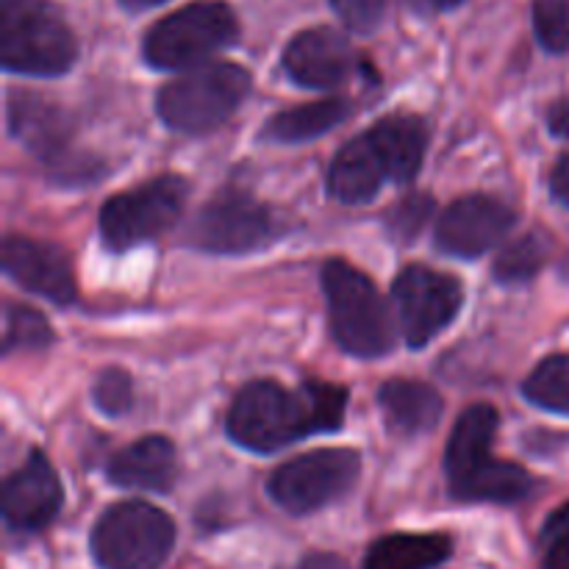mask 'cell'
<instances>
[{"mask_svg": "<svg viewBox=\"0 0 569 569\" xmlns=\"http://www.w3.org/2000/svg\"><path fill=\"white\" fill-rule=\"evenodd\" d=\"M272 233H276V220L264 203L248 192L226 189L200 209L189 239L209 253L237 256L264 248Z\"/></svg>", "mask_w": 569, "mask_h": 569, "instance_id": "obj_10", "label": "cell"}, {"mask_svg": "<svg viewBox=\"0 0 569 569\" xmlns=\"http://www.w3.org/2000/svg\"><path fill=\"white\" fill-rule=\"evenodd\" d=\"M3 270L22 289L50 303L67 306L76 300L70 256L56 244L28 237H9L3 242Z\"/></svg>", "mask_w": 569, "mask_h": 569, "instance_id": "obj_15", "label": "cell"}, {"mask_svg": "<svg viewBox=\"0 0 569 569\" xmlns=\"http://www.w3.org/2000/svg\"><path fill=\"white\" fill-rule=\"evenodd\" d=\"M428 214H431V200L428 198H415L406 200L403 206H398L392 214V231L395 237L411 239L422 226H426Z\"/></svg>", "mask_w": 569, "mask_h": 569, "instance_id": "obj_31", "label": "cell"}, {"mask_svg": "<svg viewBox=\"0 0 569 569\" xmlns=\"http://www.w3.org/2000/svg\"><path fill=\"white\" fill-rule=\"evenodd\" d=\"M453 553L445 533H389L370 545L365 569H437Z\"/></svg>", "mask_w": 569, "mask_h": 569, "instance_id": "obj_19", "label": "cell"}, {"mask_svg": "<svg viewBox=\"0 0 569 569\" xmlns=\"http://www.w3.org/2000/svg\"><path fill=\"white\" fill-rule=\"evenodd\" d=\"M550 192L559 203L569 206V153L559 159V164L553 167V176H550Z\"/></svg>", "mask_w": 569, "mask_h": 569, "instance_id": "obj_32", "label": "cell"}, {"mask_svg": "<svg viewBox=\"0 0 569 569\" xmlns=\"http://www.w3.org/2000/svg\"><path fill=\"white\" fill-rule=\"evenodd\" d=\"M120 3L131 11H144V9H153V6L164 3V0H120Z\"/></svg>", "mask_w": 569, "mask_h": 569, "instance_id": "obj_36", "label": "cell"}, {"mask_svg": "<svg viewBox=\"0 0 569 569\" xmlns=\"http://www.w3.org/2000/svg\"><path fill=\"white\" fill-rule=\"evenodd\" d=\"M248 92V70L231 61H206L167 83L156 98V109L172 131L206 133L222 126Z\"/></svg>", "mask_w": 569, "mask_h": 569, "instance_id": "obj_4", "label": "cell"}, {"mask_svg": "<svg viewBox=\"0 0 569 569\" xmlns=\"http://www.w3.org/2000/svg\"><path fill=\"white\" fill-rule=\"evenodd\" d=\"M178 459L167 437H142L109 461V481L122 489L167 492L176 483Z\"/></svg>", "mask_w": 569, "mask_h": 569, "instance_id": "obj_16", "label": "cell"}, {"mask_svg": "<svg viewBox=\"0 0 569 569\" xmlns=\"http://www.w3.org/2000/svg\"><path fill=\"white\" fill-rule=\"evenodd\" d=\"M189 187L178 176H159L120 192L100 211V233L111 250H128L170 231L181 217Z\"/></svg>", "mask_w": 569, "mask_h": 569, "instance_id": "obj_8", "label": "cell"}, {"mask_svg": "<svg viewBox=\"0 0 569 569\" xmlns=\"http://www.w3.org/2000/svg\"><path fill=\"white\" fill-rule=\"evenodd\" d=\"M61 481L42 453L11 472L3 483V522L14 533H37L56 520L61 509Z\"/></svg>", "mask_w": 569, "mask_h": 569, "instance_id": "obj_13", "label": "cell"}, {"mask_svg": "<svg viewBox=\"0 0 569 569\" xmlns=\"http://www.w3.org/2000/svg\"><path fill=\"white\" fill-rule=\"evenodd\" d=\"M239 22L222 0H200L172 11L144 37V59L156 70H192L237 39Z\"/></svg>", "mask_w": 569, "mask_h": 569, "instance_id": "obj_6", "label": "cell"}, {"mask_svg": "<svg viewBox=\"0 0 569 569\" xmlns=\"http://www.w3.org/2000/svg\"><path fill=\"white\" fill-rule=\"evenodd\" d=\"M392 295L400 328L411 348H426L442 328L453 322L465 300L461 283L453 276L420 264L400 270Z\"/></svg>", "mask_w": 569, "mask_h": 569, "instance_id": "obj_11", "label": "cell"}, {"mask_svg": "<svg viewBox=\"0 0 569 569\" xmlns=\"http://www.w3.org/2000/svg\"><path fill=\"white\" fill-rule=\"evenodd\" d=\"M322 289L339 348L359 359H378L392 350V317L365 272L350 267L348 261L331 259L322 267Z\"/></svg>", "mask_w": 569, "mask_h": 569, "instance_id": "obj_3", "label": "cell"}, {"mask_svg": "<svg viewBox=\"0 0 569 569\" xmlns=\"http://www.w3.org/2000/svg\"><path fill=\"white\" fill-rule=\"evenodd\" d=\"M292 569H350V565L333 553H309V556H303V559H300V565Z\"/></svg>", "mask_w": 569, "mask_h": 569, "instance_id": "obj_33", "label": "cell"}, {"mask_svg": "<svg viewBox=\"0 0 569 569\" xmlns=\"http://www.w3.org/2000/svg\"><path fill=\"white\" fill-rule=\"evenodd\" d=\"M339 20L356 33H370L387 14V0H331Z\"/></svg>", "mask_w": 569, "mask_h": 569, "instance_id": "obj_30", "label": "cell"}, {"mask_svg": "<svg viewBox=\"0 0 569 569\" xmlns=\"http://www.w3.org/2000/svg\"><path fill=\"white\" fill-rule=\"evenodd\" d=\"M172 545L176 522L144 500L109 506L89 537L100 569H161Z\"/></svg>", "mask_w": 569, "mask_h": 569, "instance_id": "obj_5", "label": "cell"}, {"mask_svg": "<svg viewBox=\"0 0 569 569\" xmlns=\"http://www.w3.org/2000/svg\"><path fill=\"white\" fill-rule=\"evenodd\" d=\"M387 181H392V176H389L387 161L370 133H361L353 142L345 144L328 172L331 194L350 206L372 200Z\"/></svg>", "mask_w": 569, "mask_h": 569, "instance_id": "obj_17", "label": "cell"}, {"mask_svg": "<svg viewBox=\"0 0 569 569\" xmlns=\"http://www.w3.org/2000/svg\"><path fill=\"white\" fill-rule=\"evenodd\" d=\"M226 428L233 442L253 453H276L311 433L300 389L287 392L276 381L248 383L233 398Z\"/></svg>", "mask_w": 569, "mask_h": 569, "instance_id": "obj_7", "label": "cell"}, {"mask_svg": "<svg viewBox=\"0 0 569 569\" xmlns=\"http://www.w3.org/2000/svg\"><path fill=\"white\" fill-rule=\"evenodd\" d=\"M526 398L539 409L569 417V353L550 356L528 376Z\"/></svg>", "mask_w": 569, "mask_h": 569, "instance_id": "obj_24", "label": "cell"}, {"mask_svg": "<svg viewBox=\"0 0 569 569\" xmlns=\"http://www.w3.org/2000/svg\"><path fill=\"white\" fill-rule=\"evenodd\" d=\"M515 226V211L489 194L453 200L437 222V244L450 256L476 259L492 250Z\"/></svg>", "mask_w": 569, "mask_h": 569, "instance_id": "obj_12", "label": "cell"}, {"mask_svg": "<svg viewBox=\"0 0 569 569\" xmlns=\"http://www.w3.org/2000/svg\"><path fill=\"white\" fill-rule=\"evenodd\" d=\"M533 28L550 53H565L569 48V0H537Z\"/></svg>", "mask_w": 569, "mask_h": 569, "instance_id": "obj_27", "label": "cell"}, {"mask_svg": "<svg viewBox=\"0 0 569 569\" xmlns=\"http://www.w3.org/2000/svg\"><path fill=\"white\" fill-rule=\"evenodd\" d=\"M378 403L389 426L398 433L431 431L442 417V398L437 389L420 381H389L378 389Z\"/></svg>", "mask_w": 569, "mask_h": 569, "instance_id": "obj_20", "label": "cell"}, {"mask_svg": "<svg viewBox=\"0 0 569 569\" xmlns=\"http://www.w3.org/2000/svg\"><path fill=\"white\" fill-rule=\"evenodd\" d=\"M359 470L361 459L353 450H311L278 467L267 481V492L283 511L303 517L342 498L356 483Z\"/></svg>", "mask_w": 569, "mask_h": 569, "instance_id": "obj_9", "label": "cell"}, {"mask_svg": "<svg viewBox=\"0 0 569 569\" xmlns=\"http://www.w3.org/2000/svg\"><path fill=\"white\" fill-rule=\"evenodd\" d=\"M9 126L14 137L42 156L61 153L70 137L67 117L53 103L33 94H14L9 100Z\"/></svg>", "mask_w": 569, "mask_h": 569, "instance_id": "obj_21", "label": "cell"}, {"mask_svg": "<svg viewBox=\"0 0 569 569\" xmlns=\"http://www.w3.org/2000/svg\"><path fill=\"white\" fill-rule=\"evenodd\" d=\"M92 398L94 406H98L103 415L109 417H120L131 409L133 403V387L128 372L122 370H103L98 376L92 387Z\"/></svg>", "mask_w": 569, "mask_h": 569, "instance_id": "obj_28", "label": "cell"}, {"mask_svg": "<svg viewBox=\"0 0 569 569\" xmlns=\"http://www.w3.org/2000/svg\"><path fill=\"white\" fill-rule=\"evenodd\" d=\"M381 150L392 181H411L420 172L428 148L426 122L411 114H389L367 131Z\"/></svg>", "mask_w": 569, "mask_h": 569, "instance_id": "obj_18", "label": "cell"}, {"mask_svg": "<svg viewBox=\"0 0 569 569\" xmlns=\"http://www.w3.org/2000/svg\"><path fill=\"white\" fill-rule=\"evenodd\" d=\"M539 545H542V569H569V503L550 515Z\"/></svg>", "mask_w": 569, "mask_h": 569, "instance_id": "obj_29", "label": "cell"}, {"mask_svg": "<svg viewBox=\"0 0 569 569\" xmlns=\"http://www.w3.org/2000/svg\"><path fill=\"white\" fill-rule=\"evenodd\" d=\"M78 56L76 37L48 0L0 3V61L20 76H61Z\"/></svg>", "mask_w": 569, "mask_h": 569, "instance_id": "obj_2", "label": "cell"}, {"mask_svg": "<svg viewBox=\"0 0 569 569\" xmlns=\"http://www.w3.org/2000/svg\"><path fill=\"white\" fill-rule=\"evenodd\" d=\"M300 395H303L306 411H309L311 433H328L342 426L345 406H348V389L337 387V383L306 381L300 387Z\"/></svg>", "mask_w": 569, "mask_h": 569, "instance_id": "obj_25", "label": "cell"}, {"mask_svg": "<svg viewBox=\"0 0 569 569\" xmlns=\"http://www.w3.org/2000/svg\"><path fill=\"white\" fill-rule=\"evenodd\" d=\"M498 433V411L476 403L459 417L445 450L450 495L461 503L511 506L526 500L537 481L520 465L495 459L492 445Z\"/></svg>", "mask_w": 569, "mask_h": 569, "instance_id": "obj_1", "label": "cell"}, {"mask_svg": "<svg viewBox=\"0 0 569 569\" xmlns=\"http://www.w3.org/2000/svg\"><path fill=\"white\" fill-rule=\"evenodd\" d=\"M550 253H553V242H550L548 233H522L520 239L506 244L503 253L498 256V261H495V278L503 283L531 281L548 264Z\"/></svg>", "mask_w": 569, "mask_h": 569, "instance_id": "obj_23", "label": "cell"}, {"mask_svg": "<svg viewBox=\"0 0 569 569\" xmlns=\"http://www.w3.org/2000/svg\"><path fill=\"white\" fill-rule=\"evenodd\" d=\"M283 70L306 89H337L359 70V56L333 28H309L283 50Z\"/></svg>", "mask_w": 569, "mask_h": 569, "instance_id": "obj_14", "label": "cell"}, {"mask_svg": "<svg viewBox=\"0 0 569 569\" xmlns=\"http://www.w3.org/2000/svg\"><path fill=\"white\" fill-rule=\"evenodd\" d=\"M53 342L48 320L39 311L26 309V306H6V337L3 350H44Z\"/></svg>", "mask_w": 569, "mask_h": 569, "instance_id": "obj_26", "label": "cell"}, {"mask_svg": "<svg viewBox=\"0 0 569 569\" xmlns=\"http://www.w3.org/2000/svg\"><path fill=\"white\" fill-rule=\"evenodd\" d=\"M350 117V103L345 98L317 100V103L295 106V109L281 111L267 122V137L276 142H309V139L322 137Z\"/></svg>", "mask_w": 569, "mask_h": 569, "instance_id": "obj_22", "label": "cell"}, {"mask_svg": "<svg viewBox=\"0 0 569 569\" xmlns=\"http://www.w3.org/2000/svg\"><path fill=\"white\" fill-rule=\"evenodd\" d=\"M548 122L556 137H569V98L556 100L548 114Z\"/></svg>", "mask_w": 569, "mask_h": 569, "instance_id": "obj_34", "label": "cell"}, {"mask_svg": "<svg viewBox=\"0 0 569 569\" xmlns=\"http://www.w3.org/2000/svg\"><path fill=\"white\" fill-rule=\"evenodd\" d=\"M459 3H465V0H409L411 9L420 11V14H439V11L456 9Z\"/></svg>", "mask_w": 569, "mask_h": 569, "instance_id": "obj_35", "label": "cell"}]
</instances>
